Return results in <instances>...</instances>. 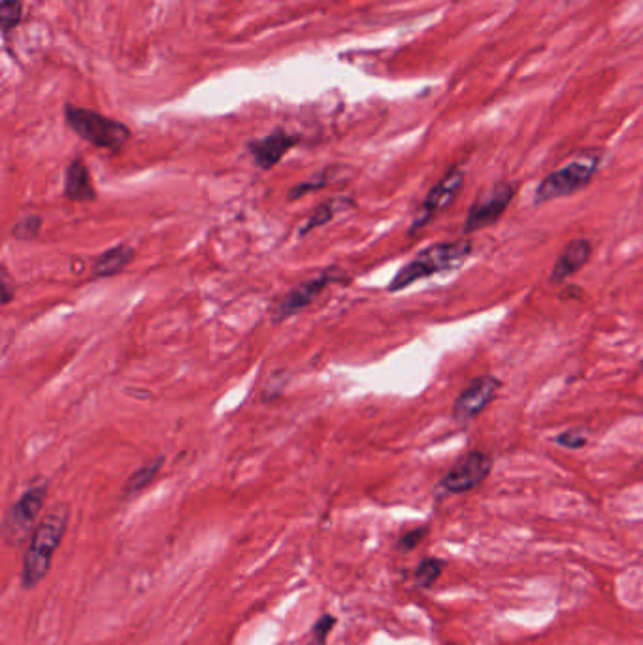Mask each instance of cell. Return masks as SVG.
I'll return each mask as SVG.
<instances>
[{
    "mask_svg": "<svg viewBox=\"0 0 643 645\" xmlns=\"http://www.w3.org/2000/svg\"><path fill=\"white\" fill-rule=\"evenodd\" d=\"M66 526H69V509L64 506L54 507L52 512L38 523L23 557V587H37L47 575L54 563V555L64 538Z\"/></svg>",
    "mask_w": 643,
    "mask_h": 645,
    "instance_id": "cell-1",
    "label": "cell"
},
{
    "mask_svg": "<svg viewBox=\"0 0 643 645\" xmlns=\"http://www.w3.org/2000/svg\"><path fill=\"white\" fill-rule=\"evenodd\" d=\"M470 255H472L470 240L432 244L427 249L419 251L408 264H404L397 272V276L387 287L388 293H398L402 289L413 285L419 280L461 268Z\"/></svg>",
    "mask_w": 643,
    "mask_h": 645,
    "instance_id": "cell-2",
    "label": "cell"
},
{
    "mask_svg": "<svg viewBox=\"0 0 643 645\" xmlns=\"http://www.w3.org/2000/svg\"><path fill=\"white\" fill-rule=\"evenodd\" d=\"M64 119L66 125H69L81 140H86L88 144L100 149L120 151L130 138V129L125 123L115 121V119L89 108L66 105Z\"/></svg>",
    "mask_w": 643,
    "mask_h": 645,
    "instance_id": "cell-3",
    "label": "cell"
},
{
    "mask_svg": "<svg viewBox=\"0 0 643 645\" xmlns=\"http://www.w3.org/2000/svg\"><path fill=\"white\" fill-rule=\"evenodd\" d=\"M598 163H600L598 153L589 151L580 157H575L563 168L555 170V172L541 180V183L538 185L534 204H546L585 189L590 180L595 178Z\"/></svg>",
    "mask_w": 643,
    "mask_h": 645,
    "instance_id": "cell-4",
    "label": "cell"
},
{
    "mask_svg": "<svg viewBox=\"0 0 643 645\" xmlns=\"http://www.w3.org/2000/svg\"><path fill=\"white\" fill-rule=\"evenodd\" d=\"M47 497V485L29 487L21 498L15 502L4 519V538L10 543H21L29 534L35 532V521L40 515Z\"/></svg>",
    "mask_w": 643,
    "mask_h": 645,
    "instance_id": "cell-5",
    "label": "cell"
},
{
    "mask_svg": "<svg viewBox=\"0 0 643 645\" xmlns=\"http://www.w3.org/2000/svg\"><path fill=\"white\" fill-rule=\"evenodd\" d=\"M493 470V458L485 451H472L464 455L438 483L444 495H463L480 487Z\"/></svg>",
    "mask_w": 643,
    "mask_h": 645,
    "instance_id": "cell-6",
    "label": "cell"
},
{
    "mask_svg": "<svg viewBox=\"0 0 643 645\" xmlns=\"http://www.w3.org/2000/svg\"><path fill=\"white\" fill-rule=\"evenodd\" d=\"M344 280H346V276L342 274V272H338L336 268H329L325 272H321V274L313 276L312 280L300 281L278 304V308L274 312V321L280 322L283 319H289V317L300 314L304 308H308V306L321 293H323L327 287H330L332 283H338V281H344Z\"/></svg>",
    "mask_w": 643,
    "mask_h": 645,
    "instance_id": "cell-7",
    "label": "cell"
},
{
    "mask_svg": "<svg viewBox=\"0 0 643 645\" xmlns=\"http://www.w3.org/2000/svg\"><path fill=\"white\" fill-rule=\"evenodd\" d=\"M514 195H515V187L505 181L493 185L489 191L480 195V198L472 204V208L468 212L464 232L470 234L489 225H495L502 217V214L507 210V206H510Z\"/></svg>",
    "mask_w": 643,
    "mask_h": 645,
    "instance_id": "cell-8",
    "label": "cell"
},
{
    "mask_svg": "<svg viewBox=\"0 0 643 645\" xmlns=\"http://www.w3.org/2000/svg\"><path fill=\"white\" fill-rule=\"evenodd\" d=\"M463 183H464L463 170L461 168H451L449 172L432 187L430 193L425 198V202H422V208H421L419 215L415 217L413 225L410 227V234H413L421 227H425L429 221L434 219L439 212L447 210L453 204V200L456 198V195L461 193Z\"/></svg>",
    "mask_w": 643,
    "mask_h": 645,
    "instance_id": "cell-9",
    "label": "cell"
},
{
    "mask_svg": "<svg viewBox=\"0 0 643 645\" xmlns=\"http://www.w3.org/2000/svg\"><path fill=\"white\" fill-rule=\"evenodd\" d=\"M502 383L495 376H481L473 380L459 398L453 404V417L456 421H468L480 415L485 407L493 402L497 393L500 390Z\"/></svg>",
    "mask_w": 643,
    "mask_h": 645,
    "instance_id": "cell-10",
    "label": "cell"
},
{
    "mask_svg": "<svg viewBox=\"0 0 643 645\" xmlns=\"http://www.w3.org/2000/svg\"><path fill=\"white\" fill-rule=\"evenodd\" d=\"M300 142L298 134H291L283 129H276L274 132L266 134L264 138L251 140L247 144V151L251 153L253 161L261 170L274 168L283 157Z\"/></svg>",
    "mask_w": 643,
    "mask_h": 645,
    "instance_id": "cell-11",
    "label": "cell"
},
{
    "mask_svg": "<svg viewBox=\"0 0 643 645\" xmlns=\"http://www.w3.org/2000/svg\"><path fill=\"white\" fill-rule=\"evenodd\" d=\"M592 255V244L589 240H572L566 244L563 253L558 255V259L551 272V281L561 283L566 278L573 276L575 272L581 270Z\"/></svg>",
    "mask_w": 643,
    "mask_h": 645,
    "instance_id": "cell-12",
    "label": "cell"
},
{
    "mask_svg": "<svg viewBox=\"0 0 643 645\" xmlns=\"http://www.w3.org/2000/svg\"><path fill=\"white\" fill-rule=\"evenodd\" d=\"M64 197L72 202H95L96 191L93 187V180L89 168L81 159H74L64 174Z\"/></svg>",
    "mask_w": 643,
    "mask_h": 645,
    "instance_id": "cell-13",
    "label": "cell"
},
{
    "mask_svg": "<svg viewBox=\"0 0 643 645\" xmlns=\"http://www.w3.org/2000/svg\"><path fill=\"white\" fill-rule=\"evenodd\" d=\"M134 255H137V251H134L132 246L117 244L95 259L93 268H91V276L95 280H103V278H112V276L121 274V272L132 263Z\"/></svg>",
    "mask_w": 643,
    "mask_h": 645,
    "instance_id": "cell-14",
    "label": "cell"
},
{
    "mask_svg": "<svg viewBox=\"0 0 643 645\" xmlns=\"http://www.w3.org/2000/svg\"><path fill=\"white\" fill-rule=\"evenodd\" d=\"M355 208V200L353 198H347V197H338V198H332V200H327L321 204V206H317V210L306 219V223H304L300 227V234L306 236L310 234L313 229H319V227H325L327 223H330V221L342 212H347Z\"/></svg>",
    "mask_w": 643,
    "mask_h": 645,
    "instance_id": "cell-15",
    "label": "cell"
},
{
    "mask_svg": "<svg viewBox=\"0 0 643 645\" xmlns=\"http://www.w3.org/2000/svg\"><path fill=\"white\" fill-rule=\"evenodd\" d=\"M163 465H164V457H157L151 463L140 466L137 472H132V475L127 480L125 489H123L125 497H134V495H138L140 490H144L151 482L155 480V475L159 473Z\"/></svg>",
    "mask_w": 643,
    "mask_h": 645,
    "instance_id": "cell-16",
    "label": "cell"
},
{
    "mask_svg": "<svg viewBox=\"0 0 643 645\" xmlns=\"http://www.w3.org/2000/svg\"><path fill=\"white\" fill-rule=\"evenodd\" d=\"M444 568H446V560H442V558H434V557L422 558L415 570V575H413L417 587L430 589L439 580V577H442Z\"/></svg>",
    "mask_w": 643,
    "mask_h": 645,
    "instance_id": "cell-17",
    "label": "cell"
},
{
    "mask_svg": "<svg viewBox=\"0 0 643 645\" xmlns=\"http://www.w3.org/2000/svg\"><path fill=\"white\" fill-rule=\"evenodd\" d=\"M332 181V176H330V168L327 170H321V172L313 174L310 180L302 181V183H296L295 187H291V191L287 193V198H289L291 202L293 200H298L302 197H306L313 191H319V189H325V187Z\"/></svg>",
    "mask_w": 643,
    "mask_h": 645,
    "instance_id": "cell-18",
    "label": "cell"
},
{
    "mask_svg": "<svg viewBox=\"0 0 643 645\" xmlns=\"http://www.w3.org/2000/svg\"><path fill=\"white\" fill-rule=\"evenodd\" d=\"M23 20V3L21 0H3L0 3V29L4 34L13 30Z\"/></svg>",
    "mask_w": 643,
    "mask_h": 645,
    "instance_id": "cell-19",
    "label": "cell"
},
{
    "mask_svg": "<svg viewBox=\"0 0 643 645\" xmlns=\"http://www.w3.org/2000/svg\"><path fill=\"white\" fill-rule=\"evenodd\" d=\"M42 229V219L38 215H25L12 227V238L21 242L35 240Z\"/></svg>",
    "mask_w": 643,
    "mask_h": 645,
    "instance_id": "cell-20",
    "label": "cell"
},
{
    "mask_svg": "<svg viewBox=\"0 0 643 645\" xmlns=\"http://www.w3.org/2000/svg\"><path fill=\"white\" fill-rule=\"evenodd\" d=\"M429 534V526H417V529L405 532L400 540H398V549L408 553V551H413L419 543L422 541V538H425Z\"/></svg>",
    "mask_w": 643,
    "mask_h": 645,
    "instance_id": "cell-21",
    "label": "cell"
},
{
    "mask_svg": "<svg viewBox=\"0 0 643 645\" xmlns=\"http://www.w3.org/2000/svg\"><path fill=\"white\" fill-rule=\"evenodd\" d=\"M336 624V617L334 616H323L321 617L313 628H312V640H313V645H325L327 641V636L329 632L332 631Z\"/></svg>",
    "mask_w": 643,
    "mask_h": 645,
    "instance_id": "cell-22",
    "label": "cell"
},
{
    "mask_svg": "<svg viewBox=\"0 0 643 645\" xmlns=\"http://www.w3.org/2000/svg\"><path fill=\"white\" fill-rule=\"evenodd\" d=\"M556 444L563 448H568V449H580L587 444V436L578 429H572V431L563 432L561 436H556Z\"/></svg>",
    "mask_w": 643,
    "mask_h": 645,
    "instance_id": "cell-23",
    "label": "cell"
},
{
    "mask_svg": "<svg viewBox=\"0 0 643 645\" xmlns=\"http://www.w3.org/2000/svg\"><path fill=\"white\" fill-rule=\"evenodd\" d=\"M12 297H13V289L10 287V276L4 272L3 274V302L8 304L12 300Z\"/></svg>",
    "mask_w": 643,
    "mask_h": 645,
    "instance_id": "cell-24",
    "label": "cell"
}]
</instances>
